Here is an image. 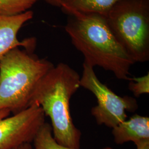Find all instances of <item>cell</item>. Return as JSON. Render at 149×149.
Returning a JSON list of instances; mask_svg holds the SVG:
<instances>
[{
	"label": "cell",
	"mask_w": 149,
	"mask_h": 149,
	"mask_svg": "<svg viewBox=\"0 0 149 149\" xmlns=\"http://www.w3.org/2000/svg\"><path fill=\"white\" fill-rule=\"evenodd\" d=\"M44 1L50 5L60 7L61 3L64 0H44Z\"/></svg>",
	"instance_id": "4fadbf2b"
},
{
	"label": "cell",
	"mask_w": 149,
	"mask_h": 149,
	"mask_svg": "<svg viewBox=\"0 0 149 149\" xmlns=\"http://www.w3.org/2000/svg\"><path fill=\"white\" fill-rule=\"evenodd\" d=\"M32 145L29 143H26V144H22L18 146H17L16 148L12 149H32Z\"/></svg>",
	"instance_id": "9a60e30c"
},
{
	"label": "cell",
	"mask_w": 149,
	"mask_h": 149,
	"mask_svg": "<svg viewBox=\"0 0 149 149\" xmlns=\"http://www.w3.org/2000/svg\"><path fill=\"white\" fill-rule=\"evenodd\" d=\"M69 16L65 31L84 61L112 72L119 80H130V70L135 63L113 35L104 17L80 13Z\"/></svg>",
	"instance_id": "6da1fadb"
},
{
	"label": "cell",
	"mask_w": 149,
	"mask_h": 149,
	"mask_svg": "<svg viewBox=\"0 0 149 149\" xmlns=\"http://www.w3.org/2000/svg\"><path fill=\"white\" fill-rule=\"evenodd\" d=\"M33 12L26 11L14 16L0 15V60L10 51L20 47L33 53L37 44L36 39L28 38L19 41L17 34L24 23L32 19Z\"/></svg>",
	"instance_id": "52a82bcc"
},
{
	"label": "cell",
	"mask_w": 149,
	"mask_h": 149,
	"mask_svg": "<svg viewBox=\"0 0 149 149\" xmlns=\"http://www.w3.org/2000/svg\"><path fill=\"white\" fill-rule=\"evenodd\" d=\"M7 109L0 110V149H12L33 141L38 130L45 122L43 109L32 104L13 116Z\"/></svg>",
	"instance_id": "8992f818"
},
{
	"label": "cell",
	"mask_w": 149,
	"mask_h": 149,
	"mask_svg": "<svg viewBox=\"0 0 149 149\" xmlns=\"http://www.w3.org/2000/svg\"><path fill=\"white\" fill-rule=\"evenodd\" d=\"M34 148L32 149H74L58 144L54 139L51 124L45 122L38 130L33 140ZM101 149H113L106 147Z\"/></svg>",
	"instance_id": "30bf717a"
},
{
	"label": "cell",
	"mask_w": 149,
	"mask_h": 149,
	"mask_svg": "<svg viewBox=\"0 0 149 149\" xmlns=\"http://www.w3.org/2000/svg\"><path fill=\"white\" fill-rule=\"evenodd\" d=\"M80 87L91 92L96 97L97 105L91 109V114L98 125L113 129L128 117L127 112H135L138 108L135 98L118 96L102 83L94 68L85 61L83 63Z\"/></svg>",
	"instance_id": "5b68a950"
},
{
	"label": "cell",
	"mask_w": 149,
	"mask_h": 149,
	"mask_svg": "<svg viewBox=\"0 0 149 149\" xmlns=\"http://www.w3.org/2000/svg\"><path fill=\"white\" fill-rule=\"evenodd\" d=\"M120 0H64L62 12L70 16L75 13H96L104 16Z\"/></svg>",
	"instance_id": "9c48e42d"
},
{
	"label": "cell",
	"mask_w": 149,
	"mask_h": 149,
	"mask_svg": "<svg viewBox=\"0 0 149 149\" xmlns=\"http://www.w3.org/2000/svg\"><path fill=\"white\" fill-rule=\"evenodd\" d=\"M134 63L149 60V0H120L104 15Z\"/></svg>",
	"instance_id": "277c9868"
},
{
	"label": "cell",
	"mask_w": 149,
	"mask_h": 149,
	"mask_svg": "<svg viewBox=\"0 0 149 149\" xmlns=\"http://www.w3.org/2000/svg\"><path fill=\"white\" fill-rule=\"evenodd\" d=\"M39 0H0V15L14 16L29 11Z\"/></svg>",
	"instance_id": "8fae6325"
},
{
	"label": "cell",
	"mask_w": 149,
	"mask_h": 149,
	"mask_svg": "<svg viewBox=\"0 0 149 149\" xmlns=\"http://www.w3.org/2000/svg\"><path fill=\"white\" fill-rule=\"evenodd\" d=\"M112 134L118 145L129 141L135 144L149 141V118L134 114L113 128Z\"/></svg>",
	"instance_id": "ba28073f"
},
{
	"label": "cell",
	"mask_w": 149,
	"mask_h": 149,
	"mask_svg": "<svg viewBox=\"0 0 149 149\" xmlns=\"http://www.w3.org/2000/svg\"><path fill=\"white\" fill-rule=\"evenodd\" d=\"M80 77L69 65L59 63L38 83L29 104H37L50 118L54 138L58 144L74 149H80L82 134L73 122L70 101L80 87Z\"/></svg>",
	"instance_id": "7a4b0ae2"
},
{
	"label": "cell",
	"mask_w": 149,
	"mask_h": 149,
	"mask_svg": "<svg viewBox=\"0 0 149 149\" xmlns=\"http://www.w3.org/2000/svg\"><path fill=\"white\" fill-rule=\"evenodd\" d=\"M54 66L19 48L6 54L0 60V110L16 114L27 108L38 83Z\"/></svg>",
	"instance_id": "3957f363"
},
{
	"label": "cell",
	"mask_w": 149,
	"mask_h": 149,
	"mask_svg": "<svg viewBox=\"0 0 149 149\" xmlns=\"http://www.w3.org/2000/svg\"><path fill=\"white\" fill-rule=\"evenodd\" d=\"M136 149H149V141H144L135 144Z\"/></svg>",
	"instance_id": "5bb4252c"
},
{
	"label": "cell",
	"mask_w": 149,
	"mask_h": 149,
	"mask_svg": "<svg viewBox=\"0 0 149 149\" xmlns=\"http://www.w3.org/2000/svg\"><path fill=\"white\" fill-rule=\"evenodd\" d=\"M129 84V90L132 91L136 97L149 93V74L139 77L130 79Z\"/></svg>",
	"instance_id": "7c38bea8"
}]
</instances>
